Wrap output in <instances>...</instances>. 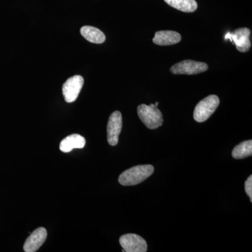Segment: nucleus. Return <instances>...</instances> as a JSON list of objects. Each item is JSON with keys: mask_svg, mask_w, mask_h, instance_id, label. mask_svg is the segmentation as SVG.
<instances>
[{"mask_svg": "<svg viewBox=\"0 0 252 252\" xmlns=\"http://www.w3.org/2000/svg\"><path fill=\"white\" fill-rule=\"evenodd\" d=\"M154 172L152 165H140L131 167L119 176V182L123 186H134L149 178Z\"/></svg>", "mask_w": 252, "mask_h": 252, "instance_id": "nucleus-1", "label": "nucleus"}, {"mask_svg": "<svg viewBox=\"0 0 252 252\" xmlns=\"http://www.w3.org/2000/svg\"><path fill=\"white\" fill-rule=\"evenodd\" d=\"M137 114L142 122L149 129H157L163 123L162 113L154 104H140L137 107Z\"/></svg>", "mask_w": 252, "mask_h": 252, "instance_id": "nucleus-2", "label": "nucleus"}, {"mask_svg": "<svg viewBox=\"0 0 252 252\" xmlns=\"http://www.w3.org/2000/svg\"><path fill=\"white\" fill-rule=\"evenodd\" d=\"M220 104V98L215 94L207 96L195 107L193 118L195 122L202 123L209 119L216 111Z\"/></svg>", "mask_w": 252, "mask_h": 252, "instance_id": "nucleus-3", "label": "nucleus"}, {"mask_svg": "<svg viewBox=\"0 0 252 252\" xmlns=\"http://www.w3.org/2000/svg\"><path fill=\"white\" fill-rule=\"evenodd\" d=\"M207 69H208V65L206 63L186 60L174 64L170 68V72L174 74L193 75V74L205 72Z\"/></svg>", "mask_w": 252, "mask_h": 252, "instance_id": "nucleus-4", "label": "nucleus"}, {"mask_svg": "<svg viewBox=\"0 0 252 252\" xmlns=\"http://www.w3.org/2000/svg\"><path fill=\"white\" fill-rule=\"evenodd\" d=\"M84 83V78L80 75L69 78L63 86V94L64 100L68 103L74 102L80 94Z\"/></svg>", "mask_w": 252, "mask_h": 252, "instance_id": "nucleus-5", "label": "nucleus"}, {"mask_svg": "<svg viewBox=\"0 0 252 252\" xmlns=\"http://www.w3.org/2000/svg\"><path fill=\"white\" fill-rule=\"evenodd\" d=\"M250 29L247 28H238L233 32H228L225 35V39H230L232 42L234 43L236 49L240 52H248L251 48V41H250Z\"/></svg>", "mask_w": 252, "mask_h": 252, "instance_id": "nucleus-6", "label": "nucleus"}, {"mask_svg": "<svg viewBox=\"0 0 252 252\" xmlns=\"http://www.w3.org/2000/svg\"><path fill=\"white\" fill-rule=\"evenodd\" d=\"M121 246L126 252H145L147 251V244L140 235L129 233L122 235L119 239Z\"/></svg>", "mask_w": 252, "mask_h": 252, "instance_id": "nucleus-7", "label": "nucleus"}, {"mask_svg": "<svg viewBox=\"0 0 252 252\" xmlns=\"http://www.w3.org/2000/svg\"><path fill=\"white\" fill-rule=\"evenodd\" d=\"M122 124V115L121 112L119 111L113 112L109 117L107 127V141L111 146H116L119 142Z\"/></svg>", "mask_w": 252, "mask_h": 252, "instance_id": "nucleus-8", "label": "nucleus"}, {"mask_svg": "<svg viewBox=\"0 0 252 252\" xmlns=\"http://www.w3.org/2000/svg\"><path fill=\"white\" fill-rule=\"evenodd\" d=\"M47 238V231L46 228L40 227L33 232L26 240L23 246L26 252H35L42 246Z\"/></svg>", "mask_w": 252, "mask_h": 252, "instance_id": "nucleus-9", "label": "nucleus"}, {"mask_svg": "<svg viewBox=\"0 0 252 252\" xmlns=\"http://www.w3.org/2000/svg\"><path fill=\"white\" fill-rule=\"evenodd\" d=\"M182 36L180 33L175 31H162L156 32L153 39V42L157 45L169 46L173 45L180 42Z\"/></svg>", "mask_w": 252, "mask_h": 252, "instance_id": "nucleus-10", "label": "nucleus"}, {"mask_svg": "<svg viewBox=\"0 0 252 252\" xmlns=\"http://www.w3.org/2000/svg\"><path fill=\"white\" fill-rule=\"evenodd\" d=\"M86 140L84 137L78 134H73L61 141L60 149L64 153H69L74 149L84 148Z\"/></svg>", "mask_w": 252, "mask_h": 252, "instance_id": "nucleus-11", "label": "nucleus"}, {"mask_svg": "<svg viewBox=\"0 0 252 252\" xmlns=\"http://www.w3.org/2000/svg\"><path fill=\"white\" fill-rule=\"evenodd\" d=\"M81 34L86 40L94 44H102L106 39L104 33L93 26H84L81 28Z\"/></svg>", "mask_w": 252, "mask_h": 252, "instance_id": "nucleus-12", "label": "nucleus"}, {"mask_svg": "<svg viewBox=\"0 0 252 252\" xmlns=\"http://www.w3.org/2000/svg\"><path fill=\"white\" fill-rule=\"evenodd\" d=\"M172 7L186 13H191L198 8L195 0H164Z\"/></svg>", "mask_w": 252, "mask_h": 252, "instance_id": "nucleus-13", "label": "nucleus"}, {"mask_svg": "<svg viewBox=\"0 0 252 252\" xmlns=\"http://www.w3.org/2000/svg\"><path fill=\"white\" fill-rule=\"evenodd\" d=\"M252 155V141L242 142L235 147L232 152V157L235 159H243Z\"/></svg>", "mask_w": 252, "mask_h": 252, "instance_id": "nucleus-14", "label": "nucleus"}, {"mask_svg": "<svg viewBox=\"0 0 252 252\" xmlns=\"http://www.w3.org/2000/svg\"><path fill=\"white\" fill-rule=\"evenodd\" d=\"M245 191L250 198V201L252 202V176L248 177V180L245 182Z\"/></svg>", "mask_w": 252, "mask_h": 252, "instance_id": "nucleus-15", "label": "nucleus"}, {"mask_svg": "<svg viewBox=\"0 0 252 252\" xmlns=\"http://www.w3.org/2000/svg\"><path fill=\"white\" fill-rule=\"evenodd\" d=\"M154 105L156 106V107H158V102H157L155 104H154Z\"/></svg>", "mask_w": 252, "mask_h": 252, "instance_id": "nucleus-16", "label": "nucleus"}]
</instances>
